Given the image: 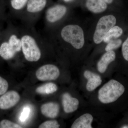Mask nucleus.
I'll list each match as a JSON object with an SVG mask.
<instances>
[{
  "mask_svg": "<svg viewBox=\"0 0 128 128\" xmlns=\"http://www.w3.org/2000/svg\"><path fill=\"white\" fill-rule=\"evenodd\" d=\"M33 26L25 24L19 28L22 51L25 59L31 62L40 60L42 54L40 45L45 41L38 34Z\"/></svg>",
  "mask_w": 128,
  "mask_h": 128,
  "instance_id": "f257e3e1",
  "label": "nucleus"
},
{
  "mask_svg": "<svg viewBox=\"0 0 128 128\" xmlns=\"http://www.w3.org/2000/svg\"><path fill=\"white\" fill-rule=\"evenodd\" d=\"M21 51L19 28L10 24L0 35V57L5 60H10Z\"/></svg>",
  "mask_w": 128,
  "mask_h": 128,
  "instance_id": "f03ea898",
  "label": "nucleus"
},
{
  "mask_svg": "<svg viewBox=\"0 0 128 128\" xmlns=\"http://www.w3.org/2000/svg\"><path fill=\"white\" fill-rule=\"evenodd\" d=\"M109 12L99 15L89 32V41H92L94 44H102L107 33L116 24V18Z\"/></svg>",
  "mask_w": 128,
  "mask_h": 128,
  "instance_id": "7ed1b4c3",
  "label": "nucleus"
},
{
  "mask_svg": "<svg viewBox=\"0 0 128 128\" xmlns=\"http://www.w3.org/2000/svg\"><path fill=\"white\" fill-rule=\"evenodd\" d=\"M72 8L62 2L49 5L44 12L46 30L54 29L70 18Z\"/></svg>",
  "mask_w": 128,
  "mask_h": 128,
  "instance_id": "20e7f679",
  "label": "nucleus"
},
{
  "mask_svg": "<svg viewBox=\"0 0 128 128\" xmlns=\"http://www.w3.org/2000/svg\"><path fill=\"white\" fill-rule=\"evenodd\" d=\"M124 90V86L121 83L116 80H111L99 89L98 98L102 103H112L117 100Z\"/></svg>",
  "mask_w": 128,
  "mask_h": 128,
  "instance_id": "39448f33",
  "label": "nucleus"
},
{
  "mask_svg": "<svg viewBox=\"0 0 128 128\" xmlns=\"http://www.w3.org/2000/svg\"><path fill=\"white\" fill-rule=\"evenodd\" d=\"M48 0H28L21 20L27 25H33L49 5Z\"/></svg>",
  "mask_w": 128,
  "mask_h": 128,
  "instance_id": "423d86ee",
  "label": "nucleus"
},
{
  "mask_svg": "<svg viewBox=\"0 0 128 128\" xmlns=\"http://www.w3.org/2000/svg\"><path fill=\"white\" fill-rule=\"evenodd\" d=\"M59 69L56 66L48 64L40 67L36 72L37 79L42 81L53 80L59 76Z\"/></svg>",
  "mask_w": 128,
  "mask_h": 128,
  "instance_id": "0eeeda50",
  "label": "nucleus"
},
{
  "mask_svg": "<svg viewBox=\"0 0 128 128\" xmlns=\"http://www.w3.org/2000/svg\"><path fill=\"white\" fill-rule=\"evenodd\" d=\"M81 6L92 13L99 15L112 8L103 0H83Z\"/></svg>",
  "mask_w": 128,
  "mask_h": 128,
  "instance_id": "6e6552de",
  "label": "nucleus"
},
{
  "mask_svg": "<svg viewBox=\"0 0 128 128\" xmlns=\"http://www.w3.org/2000/svg\"><path fill=\"white\" fill-rule=\"evenodd\" d=\"M20 98L19 94L15 91L5 93L0 97V109L7 110L13 107L18 103Z\"/></svg>",
  "mask_w": 128,
  "mask_h": 128,
  "instance_id": "1a4fd4ad",
  "label": "nucleus"
},
{
  "mask_svg": "<svg viewBox=\"0 0 128 128\" xmlns=\"http://www.w3.org/2000/svg\"><path fill=\"white\" fill-rule=\"evenodd\" d=\"M62 103L64 111L66 113H70L78 109L79 101L77 98L72 97L67 92L62 96Z\"/></svg>",
  "mask_w": 128,
  "mask_h": 128,
  "instance_id": "9d476101",
  "label": "nucleus"
},
{
  "mask_svg": "<svg viewBox=\"0 0 128 128\" xmlns=\"http://www.w3.org/2000/svg\"><path fill=\"white\" fill-rule=\"evenodd\" d=\"M84 76L88 80L86 89L89 92L95 90L101 85L102 82L100 76L89 70L85 71Z\"/></svg>",
  "mask_w": 128,
  "mask_h": 128,
  "instance_id": "9b49d317",
  "label": "nucleus"
},
{
  "mask_svg": "<svg viewBox=\"0 0 128 128\" xmlns=\"http://www.w3.org/2000/svg\"><path fill=\"white\" fill-rule=\"evenodd\" d=\"M116 54L114 50L107 51L102 56L97 64V68L101 73L106 71L109 64L116 59Z\"/></svg>",
  "mask_w": 128,
  "mask_h": 128,
  "instance_id": "f8f14e48",
  "label": "nucleus"
},
{
  "mask_svg": "<svg viewBox=\"0 0 128 128\" xmlns=\"http://www.w3.org/2000/svg\"><path fill=\"white\" fill-rule=\"evenodd\" d=\"M41 111L42 114L47 118H55L59 112V105L55 102H48L41 106Z\"/></svg>",
  "mask_w": 128,
  "mask_h": 128,
  "instance_id": "ddd939ff",
  "label": "nucleus"
},
{
  "mask_svg": "<svg viewBox=\"0 0 128 128\" xmlns=\"http://www.w3.org/2000/svg\"><path fill=\"white\" fill-rule=\"evenodd\" d=\"M28 0H10L11 13L21 19Z\"/></svg>",
  "mask_w": 128,
  "mask_h": 128,
  "instance_id": "4468645a",
  "label": "nucleus"
},
{
  "mask_svg": "<svg viewBox=\"0 0 128 128\" xmlns=\"http://www.w3.org/2000/svg\"><path fill=\"white\" fill-rule=\"evenodd\" d=\"M93 117L89 114H85L76 120L72 125L71 128H92Z\"/></svg>",
  "mask_w": 128,
  "mask_h": 128,
  "instance_id": "2eb2a0df",
  "label": "nucleus"
},
{
  "mask_svg": "<svg viewBox=\"0 0 128 128\" xmlns=\"http://www.w3.org/2000/svg\"><path fill=\"white\" fill-rule=\"evenodd\" d=\"M123 33V30L121 27L118 25H115L110 28L106 34L103 42L107 44L113 40L118 38L122 36Z\"/></svg>",
  "mask_w": 128,
  "mask_h": 128,
  "instance_id": "dca6fc26",
  "label": "nucleus"
},
{
  "mask_svg": "<svg viewBox=\"0 0 128 128\" xmlns=\"http://www.w3.org/2000/svg\"><path fill=\"white\" fill-rule=\"evenodd\" d=\"M58 87L57 85L53 82H48L40 86L36 89V92L40 94H53L57 91Z\"/></svg>",
  "mask_w": 128,
  "mask_h": 128,
  "instance_id": "f3484780",
  "label": "nucleus"
},
{
  "mask_svg": "<svg viewBox=\"0 0 128 128\" xmlns=\"http://www.w3.org/2000/svg\"><path fill=\"white\" fill-rule=\"evenodd\" d=\"M122 43V41L119 38L112 40L106 44L105 48V51L107 52L116 49L121 46Z\"/></svg>",
  "mask_w": 128,
  "mask_h": 128,
  "instance_id": "a211bd4d",
  "label": "nucleus"
},
{
  "mask_svg": "<svg viewBox=\"0 0 128 128\" xmlns=\"http://www.w3.org/2000/svg\"><path fill=\"white\" fill-rule=\"evenodd\" d=\"M22 127L18 124L12 121L3 120L0 122V128H22Z\"/></svg>",
  "mask_w": 128,
  "mask_h": 128,
  "instance_id": "6ab92c4d",
  "label": "nucleus"
},
{
  "mask_svg": "<svg viewBox=\"0 0 128 128\" xmlns=\"http://www.w3.org/2000/svg\"><path fill=\"white\" fill-rule=\"evenodd\" d=\"M60 125L56 120L46 121L40 125V128H58Z\"/></svg>",
  "mask_w": 128,
  "mask_h": 128,
  "instance_id": "aec40b11",
  "label": "nucleus"
},
{
  "mask_svg": "<svg viewBox=\"0 0 128 128\" xmlns=\"http://www.w3.org/2000/svg\"><path fill=\"white\" fill-rule=\"evenodd\" d=\"M9 85L5 79L0 76V96L3 95L7 91Z\"/></svg>",
  "mask_w": 128,
  "mask_h": 128,
  "instance_id": "412c9836",
  "label": "nucleus"
},
{
  "mask_svg": "<svg viewBox=\"0 0 128 128\" xmlns=\"http://www.w3.org/2000/svg\"><path fill=\"white\" fill-rule=\"evenodd\" d=\"M62 3L72 8L81 6L83 0H61Z\"/></svg>",
  "mask_w": 128,
  "mask_h": 128,
  "instance_id": "4be33fe9",
  "label": "nucleus"
},
{
  "mask_svg": "<svg viewBox=\"0 0 128 128\" xmlns=\"http://www.w3.org/2000/svg\"><path fill=\"white\" fill-rule=\"evenodd\" d=\"M122 46V52L124 60L128 61V37L123 43Z\"/></svg>",
  "mask_w": 128,
  "mask_h": 128,
  "instance_id": "5701e85b",
  "label": "nucleus"
},
{
  "mask_svg": "<svg viewBox=\"0 0 128 128\" xmlns=\"http://www.w3.org/2000/svg\"><path fill=\"white\" fill-rule=\"evenodd\" d=\"M31 110L30 108L25 107L24 108L20 117V120L21 122H24L28 119L30 115Z\"/></svg>",
  "mask_w": 128,
  "mask_h": 128,
  "instance_id": "b1692460",
  "label": "nucleus"
},
{
  "mask_svg": "<svg viewBox=\"0 0 128 128\" xmlns=\"http://www.w3.org/2000/svg\"><path fill=\"white\" fill-rule=\"evenodd\" d=\"M106 2L108 5H109L111 8L113 7L116 4H118V2L120 1V0H103Z\"/></svg>",
  "mask_w": 128,
  "mask_h": 128,
  "instance_id": "393cba45",
  "label": "nucleus"
},
{
  "mask_svg": "<svg viewBox=\"0 0 128 128\" xmlns=\"http://www.w3.org/2000/svg\"><path fill=\"white\" fill-rule=\"evenodd\" d=\"M121 128H128V125H124V126H122Z\"/></svg>",
  "mask_w": 128,
  "mask_h": 128,
  "instance_id": "a878e982",
  "label": "nucleus"
},
{
  "mask_svg": "<svg viewBox=\"0 0 128 128\" xmlns=\"http://www.w3.org/2000/svg\"><path fill=\"white\" fill-rule=\"evenodd\" d=\"M2 31H1V30L0 27V34H1V33H2Z\"/></svg>",
  "mask_w": 128,
  "mask_h": 128,
  "instance_id": "bb28decb",
  "label": "nucleus"
}]
</instances>
